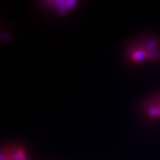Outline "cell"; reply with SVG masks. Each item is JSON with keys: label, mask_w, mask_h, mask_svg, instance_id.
<instances>
[{"label": "cell", "mask_w": 160, "mask_h": 160, "mask_svg": "<svg viewBox=\"0 0 160 160\" xmlns=\"http://www.w3.org/2000/svg\"><path fill=\"white\" fill-rule=\"evenodd\" d=\"M77 2L76 1H51L47 2L50 7L59 13H65L71 11Z\"/></svg>", "instance_id": "3957f363"}, {"label": "cell", "mask_w": 160, "mask_h": 160, "mask_svg": "<svg viewBox=\"0 0 160 160\" xmlns=\"http://www.w3.org/2000/svg\"><path fill=\"white\" fill-rule=\"evenodd\" d=\"M146 113L151 118L160 117V101L151 102L146 107Z\"/></svg>", "instance_id": "277c9868"}, {"label": "cell", "mask_w": 160, "mask_h": 160, "mask_svg": "<svg viewBox=\"0 0 160 160\" xmlns=\"http://www.w3.org/2000/svg\"><path fill=\"white\" fill-rule=\"evenodd\" d=\"M1 160H27V157L23 148L10 146L2 149Z\"/></svg>", "instance_id": "7a4b0ae2"}, {"label": "cell", "mask_w": 160, "mask_h": 160, "mask_svg": "<svg viewBox=\"0 0 160 160\" xmlns=\"http://www.w3.org/2000/svg\"><path fill=\"white\" fill-rule=\"evenodd\" d=\"M129 59L135 63L160 59V48L155 41H144L132 46L128 51Z\"/></svg>", "instance_id": "6da1fadb"}]
</instances>
